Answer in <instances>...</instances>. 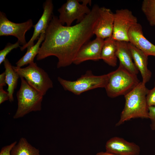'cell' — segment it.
Returning <instances> with one entry per match:
<instances>
[{
	"label": "cell",
	"mask_w": 155,
	"mask_h": 155,
	"mask_svg": "<svg viewBox=\"0 0 155 155\" xmlns=\"http://www.w3.org/2000/svg\"><path fill=\"white\" fill-rule=\"evenodd\" d=\"M146 98L148 107L155 106V81L154 87L152 89L148 90Z\"/></svg>",
	"instance_id": "603a6c76"
},
{
	"label": "cell",
	"mask_w": 155,
	"mask_h": 155,
	"mask_svg": "<svg viewBox=\"0 0 155 155\" xmlns=\"http://www.w3.org/2000/svg\"><path fill=\"white\" fill-rule=\"evenodd\" d=\"M3 87H0V104L6 101L9 100L8 93L4 90Z\"/></svg>",
	"instance_id": "484cf974"
},
{
	"label": "cell",
	"mask_w": 155,
	"mask_h": 155,
	"mask_svg": "<svg viewBox=\"0 0 155 155\" xmlns=\"http://www.w3.org/2000/svg\"><path fill=\"white\" fill-rule=\"evenodd\" d=\"M43 13L37 23L33 25L34 30L33 35L27 43L21 46L20 49L23 51L26 48L31 46L35 40L38 39L41 34L46 31L52 19L53 5L51 0H46L43 4Z\"/></svg>",
	"instance_id": "8fae6325"
},
{
	"label": "cell",
	"mask_w": 155,
	"mask_h": 155,
	"mask_svg": "<svg viewBox=\"0 0 155 155\" xmlns=\"http://www.w3.org/2000/svg\"><path fill=\"white\" fill-rule=\"evenodd\" d=\"M114 13L111 10L104 7H100V16L94 31L96 37L106 39L112 36Z\"/></svg>",
	"instance_id": "5bb4252c"
},
{
	"label": "cell",
	"mask_w": 155,
	"mask_h": 155,
	"mask_svg": "<svg viewBox=\"0 0 155 155\" xmlns=\"http://www.w3.org/2000/svg\"><path fill=\"white\" fill-rule=\"evenodd\" d=\"M91 3V0H67L58 10L60 22L63 25L65 23L68 26H71L75 20L78 23L80 22L90 12L87 5Z\"/></svg>",
	"instance_id": "52a82bcc"
},
{
	"label": "cell",
	"mask_w": 155,
	"mask_h": 155,
	"mask_svg": "<svg viewBox=\"0 0 155 155\" xmlns=\"http://www.w3.org/2000/svg\"><path fill=\"white\" fill-rule=\"evenodd\" d=\"M128 45L135 65L141 73L142 82L146 84L150 81L152 75L151 72L148 67V56L129 42Z\"/></svg>",
	"instance_id": "9a60e30c"
},
{
	"label": "cell",
	"mask_w": 155,
	"mask_h": 155,
	"mask_svg": "<svg viewBox=\"0 0 155 155\" xmlns=\"http://www.w3.org/2000/svg\"><path fill=\"white\" fill-rule=\"evenodd\" d=\"M129 42L147 55L155 57V45L147 40L143 34L142 28L138 23L133 26L128 33Z\"/></svg>",
	"instance_id": "4fadbf2b"
},
{
	"label": "cell",
	"mask_w": 155,
	"mask_h": 155,
	"mask_svg": "<svg viewBox=\"0 0 155 155\" xmlns=\"http://www.w3.org/2000/svg\"><path fill=\"white\" fill-rule=\"evenodd\" d=\"M17 143V142L15 141L9 145L3 147L0 152V155H11V151Z\"/></svg>",
	"instance_id": "d4e9b609"
},
{
	"label": "cell",
	"mask_w": 155,
	"mask_h": 155,
	"mask_svg": "<svg viewBox=\"0 0 155 155\" xmlns=\"http://www.w3.org/2000/svg\"><path fill=\"white\" fill-rule=\"evenodd\" d=\"M13 68L20 77L24 78L30 86L43 96L53 87V82L48 73L36 63L32 62L24 68L15 66Z\"/></svg>",
	"instance_id": "8992f818"
},
{
	"label": "cell",
	"mask_w": 155,
	"mask_h": 155,
	"mask_svg": "<svg viewBox=\"0 0 155 155\" xmlns=\"http://www.w3.org/2000/svg\"><path fill=\"white\" fill-rule=\"evenodd\" d=\"M11 155H40L39 150L32 146L24 137H21L13 148Z\"/></svg>",
	"instance_id": "ffe728a7"
},
{
	"label": "cell",
	"mask_w": 155,
	"mask_h": 155,
	"mask_svg": "<svg viewBox=\"0 0 155 155\" xmlns=\"http://www.w3.org/2000/svg\"><path fill=\"white\" fill-rule=\"evenodd\" d=\"M149 119L151 121L150 127L151 129L155 130V106L148 107Z\"/></svg>",
	"instance_id": "cb8c5ba5"
},
{
	"label": "cell",
	"mask_w": 155,
	"mask_h": 155,
	"mask_svg": "<svg viewBox=\"0 0 155 155\" xmlns=\"http://www.w3.org/2000/svg\"><path fill=\"white\" fill-rule=\"evenodd\" d=\"M33 26L31 19L22 23H15L9 20L4 13L0 11V36L16 37L22 46L27 43L25 37L26 32Z\"/></svg>",
	"instance_id": "9c48e42d"
},
{
	"label": "cell",
	"mask_w": 155,
	"mask_h": 155,
	"mask_svg": "<svg viewBox=\"0 0 155 155\" xmlns=\"http://www.w3.org/2000/svg\"><path fill=\"white\" fill-rule=\"evenodd\" d=\"M141 9L150 25L155 26V0H144Z\"/></svg>",
	"instance_id": "44dd1931"
},
{
	"label": "cell",
	"mask_w": 155,
	"mask_h": 155,
	"mask_svg": "<svg viewBox=\"0 0 155 155\" xmlns=\"http://www.w3.org/2000/svg\"><path fill=\"white\" fill-rule=\"evenodd\" d=\"M45 32L44 31L41 34L35 44L27 48V51L25 55L16 63V66L21 67L34 62V58L38 53L40 45L44 39Z\"/></svg>",
	"instance_id": "d6986e66"
},
{
	"label": "cell",
	"mask_w": 155,
	"mask_h": 155,
	"mask_svg": "<svg viewBox=\"0 0 155 155\" xmlns=\"http://www.w3.org/2000/svg\"><path fill=\"white\" fill-rule=\"evenodd\" d=\"M20 43L18 41L15 43L12 44L8 43L5 47L0 51V64L1 65L5 59L7 55L13 49L20 47Z\"/></svg>",
	"instance_id": "7402d4cb"
},
{
	"label": "cell",
	"mask_w": 155,
	"mask_h": 155,
	"mask_svg": "<svg viewBox=\"0 0 155 155\" xmlns=\"http://www.w3.org/2000/svg\"><path fill=\"white\" fill-rule=\"evenodd\" d=\"M6 84L5 75L4 72L0 75V87H3Z\"/></svg>",
	"instance_id": "4316f807"
},
{
	"label": "cell",
	"mask_w": 155,
	"mask_h": 155,
	"mask_svg": "<svg viewBox=\"0 0 155 155\" xmlns=\"http://www.w3.org/2000/svg\"><path fill=\"white\" fill-rule=\"evenodd\" d=\"M129 42L116 41V55L119 64L131 73L137 75L139 71L133 62L128 45Z\"/></svg>",
	"instance_id": "2e32d148"
},
{
	"label": "cell",
	"mask_w": 155,
	"mask_h": 155,
	"mask_svg": "<svg viewBox=\"0 0 155 155\" xmlns=\"http://www.w3.org/2000/svg\"><path fill=\"white\" fill-rule=\"evenodd\" d=\"M105 148L106 152L117 155H139L140 152L139 146L117 137L108 140Z\"/></svg>",
	"instance_id": "7c38bea8"
},
{
	"label": "cell",
	"mask_w": 155,
	"mask_h": 155,
	"mask_svg": "<svg viewBox=\"0 0 155 155\" xmlns=\"http://www.w3.org/2000/svg\"><path fill=\"white\" fill-rule=\"evenodd\" d=\"M116 41L111 36L105 39L100 54V59L110 66L115 67L117 63Z\"/></svg>",
	"instance_id": "e0dca14e"
},
{
	"label": "cell",
	"mask_w": 155,
	"mask_h": 155,
	"mask_svg": "<svg viewBox=\"0 0 155 155\" xmlns=\"http://www.w3.org/2000/svg\"><path fill=\"white\" fill-rule=\"evenodd\" d=\"M137 23V18L131 11L127 9L117 10L114 13L112 38L117 41L129 42V32Z\"/></svg>",
	"instance_id": "ba28073f"
},
{
	"label": "cell",
	"mask_w": 155,
	"mask_h": 155,
	"mask_svg": "<svg viewBox=\"0 0 155 155\" xmlns=\"http://www.w3.org/2000/svg\"><path fill=\"white\" fill-rule=\"evenodd\" d=\"M104 40L96 37L94 40L84 44L78 52L73 63L78 65L89 60L97 61L100 59L101 53Z\"/></svg>",
	"instance_id": "30bf717a"
},
{
	"label": "cell",
	"mask_w": 155,
	"mask_h": 155,
	"mask_svg": "<svg viewBox=\"0 0 155 155\" xmlns=\"http://www.w3.org/2000/svg\"><path fill=\"white\" fill-rule=\"evenodd\" d=\"M5 69V80L8 86L7 89L9 97V101L12 102L13 101V94L16 88L19 78L18 74L14 70L8 59L6 58L3 62Z\"/></svg>",
	"instance_id": "ac0fdd59"
},
{
	"label": "cell",
	"mask_w": 155,
	"mask_h": 155,
	"mask_svg": "<svg viewBox=\"0 0 155 155\" xmlns=\"http://www.w3.org/2000/svg\"><path fill=\"white\" fill-rule=\"evenodd\" d=\"M96 155H117L107 152H101L98 153Z\"/></svg>",
	"instance_id": "83f0119b"
},
{
	"label": "cell",
	"mask_w": 155,
	"mask_h": 155,
	"mask_svg": "<svg viewBox=\"0 0 155 155\" xmlns=\"http://www.w3.org/2000/svg\"><path fill=\"white\" fill-rule=\"evenodd\" d=\"M111 74V72L103 75H95L91 71L88 70L75 81L67 80L59 77H58L57 80L65 90L79 95L91 90L98 88H105Z\"/></svg>",
	"instance_id": "5b68a950"
},
{
	"label": "cell",
	"mask_w": 155,
	"mask_h": 155,
	"mask_svg": "<svg viewBox=\"0 0 155 155\" xmlns=\"http://www.w3.org/2000/svg\"><path fill=\"white\" fill-rule=\"evenodd\" d=\"M20 78L21 86L16 94L18 107L13 117L15 119L22 117L32 112L41 111L44 96L30 86L24 78Z\"/></svg>",
	"instance_id": "277c9868"
},
{
	"label": "cell",
	"mask_w": 155,
	"mask_h": 155,
	"mask_svg": "<svg viewBox=\"0 0 155 155\" xmlns=\"http://www.w3.org/2000/svg\"><path fill=\"white\" fill-rule=\"evenodd\" d=\"M140 82L137 75L131 73L119 64L117 69L111 72L105 88L108 96L115 98L125 96Z\"/></svg>",
	"instance_id": "3957f363"
},
{
	"label": "cell",
	"mask_w": 155,
	"mask_h": 155,
	"mask_svg": "<svg viewBox=\"0 0 155 155\" xmlns=\"http://www.w3.org/2000/svg\"><path fill=\"white\" fill-rule=\"evenodd\" d=\"M148 90L145 84L140 82L134 89L124 96L125 106L116 126H119L132 119H149L148 107L146 98Z\"/></svg>",
	"instance_id": "7a4b0ae2"
},
{
	"label": "cell",
	"mask_w": 155,
	"mask_h": 155,
	"mask_svg": "<svg viewBox=\"0 0 155 155\" xmlns=\"http://www.w3.org/2000/svg\"><path fill=\"white\" fill-rule=\"evenodd\" d=\"M100 7L94 5L82 20L72 26H65L53 15L45 33L44 39L36 56L38 61L48 57H57L58 68L73 63L80 48L91 38L100 16Z\"/></svg>",
	"instance_id": "6da1fadb"
}]
</instances>
